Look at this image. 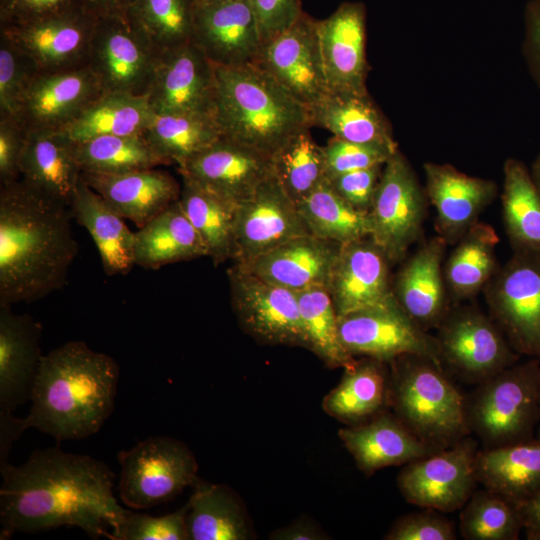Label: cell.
<instances>
[{"mask_svg":"<svg viewBox=\"0 0 540 540\" xmlns=\"http://www.w3.org/2000/svg\"><path fill=\"white\" fill-rule=\"evenodd\" d=\"M0 473L1 540L61 526L110 539L128 510L114 495L111 468L89 455L37 449L22 465L0 466Z\"/></svg>","mask_w":540,"mask_h":540,"instance_id":"obj_1","label":"cell"},{"mask_svg":"<svg viewBox=\"0 0 540 540\" xmlns=\"http://www.w3.org/2000/svg\"><path fill=\"white\" fill-rule=\"evenodd\" d=\"M70 207L22 179L0 190V306L61 289L78 246Z\"/></svg>","mask_w":540,"mask_h":540,"instance_id":"obj_2","label":"cell"},{"mask_svg":"<svg viewBox=\"0 0 540 540\" xmlns=\"http://www.w3.org/2000/svg\"><path fill=\"white\" fill-rule=\"evenodd\" d=\"M120 369L109 355L69 341L43 355L23 424L57 442L97 433L114 410Z\"/></svg>","mask_w":540,"mask_h":540,"instance_id":"obj_3","label":"cell"},{"mask_svg":"<svg viewBox=\"0 0 540 540\" xmlns=\"http://www.w3.org/2000/svg\"><path fill=\"white\" fill-rule=\"evenodd\" d=\"M215 118L222 135L269 157L312 126L309 108L258 65L215 66Z\"/></svg>","mask_w":540,"mask_h":540,"instance_id":"obj_4","label":"cell"},{"mask_svg":"<svg viewBox=\"0 0 540 540\" xmlns=\"http://www.w3.org/2000/svg\"><path fill=\"white\" fill-rule=\"evenodd\" d=\"M388 401L398 419L435 450L450 447L471 432L466 397L429 358L405 355L391 362Z\"/></svg>","mask_w":540,"mask_h":540,"instance_id":"obj_5","label":"cell"},{"mask_svg":"<svg viewBox=\"0 0 540 540\" xmlns=\"http://www.w3.org/2000/svg\"><path fill=\"white\" fill-rule=\"evenodd\" d=\"M470 432L484 448L535 439L540 422V361L514 363L466 397Z\"/></svg>","mask_w":540,"mask_h":540,"instance_id":"obj_6","label":"cell"},{"mask_svg":"<svg viewBox=\"0 0 540 540\" xmlns=\"http://www.w3.org/2000/svg\"><path fill=\"white\" fill-rule=\"evenodd\" d=\"M118 494L132 510L149 509L176 498L198 479L193 452L182 441L149 437L117 455Z\"/></svg>","mask_w":540,"mask_h":540,"instance_id":"obj_7","label":"cell"},{"mask_svg":"<svg viewBox=\"0 0 540 540\" xmlns=\"http://www.w3.org/2000/svg\"><path fill=\"white\" fill-rule=\"evenodd\" d=\"M160 54L127 12L96 19L86 65L103 92L145 95Z\"/></svg>","mask_w":540,"mask_h":540,"instance_id":"obj_8","label":"cell"},{"mask_svg":"<svg viewBox=\"0 0 540 540\" xmlns=\"http://www.w3.org/2000/svg\"><path fill=\"white\" fill-rule=\"evenodd\" d=\"M437 330L442 367L469 384H480L521 356L495 321L471 306L450 309Z\"/></svg>","mask_w":540,"mask_h":540,"instance_id":"obj_9","label":"cell"},{"mask_svg":"<svg viewBox=\"0 0 540 540\" xmlns=\"http://www.w3.org/2000/svg\"><path fill=\"white\" fill-rule=\"evenodd\" d=\"M483 291L512 348L540 361V254L514 252Z\"/></svg>","mask_w":540,"mask_h":540,"instance_id":"obj_10","label":"cell"},{"mask_svg":"<svg viewBox=\"0 0 540 540\" xmlns=\"http://www.w3.org/2000/svg\"><path fill=\"white\" fill-rule=\"evenodd\" d=\"M427 211L421 188L407 159L397 150L383 166L368 213L372 241L390 263L402 260L420 237Z\"/></svg>","mask_w":540,"mask_h":540,"instance_id":"obj_11","label":"cell"},{"mask_svg":"<svg viewBox=\"0 0 540 540\" xmlns=\"http://www.w3.org/2000/svg\"><path fill=\"white\" fill-rule=\"evenodd\" d=\"M339 337L352 356L384 363L405 355L431 359L442 366L435 336L418 326L395 296L338 318Z\"/></svg>","mask_w":540,"mask_h":540,"instance_id":"obj_12","label":"cell"},{"mask_svg":"<svg viewBox=\"0 0 540 540\" xmlns=\"http://www.w3.org/2000/svg\"><path fill=\"white\" fill-rule=\"evenodd\" d=\"M474 439L464 437L454 445L405 465L397 478L405 500L418 507L439 512L463 508L478 483Z\"/></svg>","mask_w":540,"mask_h":540,"instance_id":"obj_13","label":"cell"},{"mask_svg":"<svg viewBox=\"0 0 540 540\" xmlns=\"http://www.w3.org/2000/svg\"><path fill=\"white\" fill-rule=\"evenodd\" d=\"M232 305L242 328L262 343L307 347L297 292L234 264L228 271Z\"/></svg>","mask_w":540,"mask_h":540,"instance_id":"obj_14","label":"cell"},{"mask_svg":"<svg viewBox=\"0 0 540 540\" xmlns=\"http://www.w3.org/2000/svg\"><path fill=\"white\" fill-rule=\"evenodd\" d=\"M145 96L155 114H215V66L193 42L163 51Z\"/></svg>","mask_w":540,"mask_h":540,"instance_id":"obj_15","label":"cell"},{"mask_svg":"<svg viewBox=\"0 0 540 540\" xmlns=\"http://www.w3.org/2000/svg\"><path fill=\"white\" fill-rule=\"evenodd\" d=\"M255 65L308 108L329 92L317 20L304 12L288 29L263 44Z\"/></svg>","mask_w":540,"mask_h":540,"instance_id":"obj_16","label":"cell"},{"mask_svg":"<svg viewBox=\"0 0 540 540\" xmlns=\"http://www.w3.org/2000/svg\"><path fill=\"white\" fill-rule=\"evenodd\" d=\"M96 19L81 9L0 25V35L29 59L38 73L62 71L86 65Z\"/></svg>","mask_w":540,"mask_h":540,"instance_id":"obj_17","label":"cell"},{"mask_svg":"<svg viewBox=\"0 0 540 540\" xmlns=\"http://www.w3.org/2000/svg\"><path fill=\"white\" fill-rule=\"evenodd\" d=\"M310 234L296 203L274 174L245 201L235 218L234 263L247 262L293 238Z\"/></svg>","mask_w":540,"mask_h":540,"instance_id":"obj_18","label":"cell"},{"mask_svg":"<svg viewBox=\"0 0 540 540\" xmlns=\"http://www.w3.org/2000/svg\"><path fill=\"white\" fill-rule=\"evenodd\" d=\"M178 169L182 178L236 205L273 175L271 157L224 136Z\"/></svg>","mask_w":540,"mask_h":540,"instance_id":"obj_19","label":"cell"},{"mask_svg":"<svg viewBox=\"0 0 540 540\" xmlns=\"http://www.w3.org/2000/svg\"><path fill=\"white\" fill-rule=\"evenodd\" d=\"M192 42L219 67L257 64L262 40L249 0L198 6Z\"/></svg>","mask_w":540,"mask_h":540,"instance_id":"obj_20","label":"cell"},{"mask_svg":"<svg viewBox=\"0 0 540 540\" xmlns=\"http://www.w3.org/2000/svg\"><path fill=\"white\" fill-rule=\"evenodd\" d=\"M102 93L87 65L37 73L24 94L16 121L26 130L62 129Z\"/></svg>","mask_w":540,"mask_h":540,"instance_id":"obj_21","label":"cell"},{"mask_svg":"<svg viewBox=\"0 0 540 540\" xmlns=\"http://www.w3.org/2000/svg\"><path fill=\"white\" fill-rule=\"evenodd\" d=\"M317 28L330 91L366 93V11L362 3L345 2Z\"/></svg>","mask_w":540,"mask_h":540,"instance_id":"obj_22","label":"cell"},{"mask_svg":"<svg viewBox=\"0 0 540 540\" xmlns=\"http://www.w3.org/2000/svg\"><path fill=\"white\" fill-rule=\"evenodd\" d=\"M389 263L370 237L341 245L328 285L338 318L394 297Z\"/></svg>","mask_w":540,"mask_h":540,"instance_id":"obj_23","label":"cell"},{"mask_svg":"<svg viewBox=\"0 0 540 540\" xmlns=\"http://www.w3.org/2000/svg\"><path fill=\"white\" fill-rule=\"evenodd\" d=\"M426 195L436 211V230L456 243L497 196V185L448 164L426 163Z\"/></svg>","mask_w":540,"mask_h":540,"instance_id":"obj_24","label":"cell"},{"mask_svg":"<svg viewBox=\"0 0 540 540\" xmlns=\"http://www.w3.org/2000/svg\"><path fill=\"white\" fill-rule=\"evenodd\" d=\"M341 245L306 234L247 262L234 264L263 280L295 292L314 287L328 289Z\"/></svg>","mask_w":540,"mask_h":540,"instance_id":"obj_25","label":"cell"},{"mask_svg":"<svg viewBox=\"0 0 540 540\" xmlns=\"http://www.w3.org/2000/svg\"><path fill=\"white\" fill-rule=\"evenodd\" d=\"M447 244L439 235L426 241L402 265L393 282L397 302L425 331L437 328L450 310L443 273Z\"/></svg>","mask_w":540,"mask_h":540,"instance_id":"obj_26","label":"cell"},{"mask_svg":"<svg viewBox=\"0 0 540 540\" xmlns=\"http://www.w3.org/2000/svg\"><path fill=\"white\" fill-rule=\"evenodd\" d=\"M41 325L0 306V413H13L31 399L43 354Z\"/></svg>","mask_w":540,"mask_h":540,"instance_id":"obj_27","label":"cell"},{"mask_svg":"<svg viewBox=\"0 0 540 540\" xmlns=\"http://www.w3.org/2000/svg\"><path fill=\"white\" fill-rule=\"evenodd\" d=\"M82 178L118 214L138 228L179 200L181 194L175 178L156 167L117 174L82 173Z\"/></svg>","mask_w":540,"mask_h":540,"instance_id":"obj_28","label":"cell"},{"mask_svg":"<svg viewBox=\"0 0 540 540\" xmlns=\"http://www.w3.org/2000/svg\"><path fill=\"white\" fill-rule=\"evenodd\" d=\"M338 435L365 474L439 451L422 442L396 415L382 411L363 424L339 429Z\"/></svg>","mask_w":540,"mask_h":540,"instance_id":"obj_29","label":"cell"},{"mask_svg":"<svg viewBox=\"0 0 540 540\" xmlns=\"http://www.w3.org/2000/svg\"><path fill=\"white\" fill-rule=\"evenodd\" d=\"M81 177L75 143L63 131L27 130L20 179L70 207Z\"/></svg>","mask_w":540,"mask_h":540,"instance_id":"obj_30","label":"cell"},{"mask_svg":"<svg viewBox=\"0 0 540 540\" xmlns=\"http://www.w3.org/2000/svg\"><path fill=\"white\" fill-rule=\"evenodd\" d=\"M72 217L91 235L107 275L127 274L135 265L134 232L81 177L70 203Z\"/></svg>","mask_w":540,"mask_h":540,"instance_id":"obj_31","label":"cell"},{"mask_svg":"<svg viewBox=\"0 0 540 540\" xmlns=\"http://www.w3.org/2000/svg\"><path fill=\"white\" fill-rule=\"evenodd\" d=\"M475 472L485 489L517 505L540 490V441L478 450Z\"/></svg>","mask_w":540,"mask_h":540,"instance_id":"obj_32","label":"cell"},{"mask_svg":"<svg viewBox=\"0 0 540 540\" xmlns=\"http://www.w3.org/2000/svg\"><path fill=\"white\" fill-rule=\"evenodd\" d=\"M312 125L334 137L397 149L385 117L366 93L330 91L309 107Z\"/></svg>","mask_w":540,"mask_h":540,"instance_id":"obj_33","label":"cell"},{"mask_svg":"<svg viewBox=\"0 0 540 540\" xmlns=\"http://www.w3.org/2000/svg\"><path fill=\"white\" fill-rule=\"evenodd\" d=\"M134 255L135 265L155 270L207 256V249L177 200L134 232Z\"/></svg>","mask_w":540,"mask_h":540,"instance_id":"obj_34","label":"cell"},{"mask_svg":"<svg viewBox=\"0 0 540 540\" xmlns=\"http://www.w3.org/2000/svg\"><path fill=\"white\" fill-rule=\"evenodd\" d=\"M187 505L189 540H248L255 533L239 496L228 486L197 479Z\"/></svg>","mask_w":540,"mask_h":540,"instance_id":"obj_35","label":"cell"},{"mask_svg":"<svg viewBox=\"0 0 540 540\" xmlns=\"http://www.w3.org/2000/svg\"><path fill=\"white\" fill-rule=\"evenodd\" d=\"M384 362L365 357L344 369L338 385L323 399V410L345 423H360L381 412L388 401Z\"/></svg>","mask_w":540,"mask_h":540,"instance_id":"obj_36","label":"cell"},{"mask_svg":"<svg viewBox=\"0 0 540 540\" xmlns=\"http://www.w3.org/2000/svg\"><path fill=\"white\" fill-rule=\"evenodd\" d=\"M153 112L145 95L103 92L62 129L73 142L142 134Z\"/></svg>","mask_w":540,"mask_h":540,"instance_id":"obj_37","label":"cell"},{"mask_svg":"<svg viewBox=\"0 0 540 540\" xmlns=\"http://www.w3.org/2000/svg\"><path fill=\"white\" fill-rule=\"evenodd\" d=\"M499 237L486 223L476 222L456 242L443 264L447 291L457 300L468 299L483 290L497 267Z\"/></svg>","mask_w":540,"mask_h":540,"instance_id":"obj_38","label":"cell"},{"mask_svg":"<svg viewBox=\"0 0 540 540\" xmlns=\"http://www.w3.org/2000/svg\"><path fill=\"white\" fill-rule=\"evenodd\" d=\"M167 165L183 166L223 135L215 114H155L142 132Z\"/></svg>","mask_w":540,"mask_h":540,"instance_id":"obj_39","label":"cell"},{"mask_svg":"<svg viewBox=\"0 0 540 540\" xmlns=\"http://www.w3.org/2000/svg\"><path fill=\"white\" fill-rule=\"evenodd\" d=\"M502 217L515 253L540 254V192L523 162L504 164Z\"/></svg>","mask_w":540,"mask_h":540,"instance_id":"obj_40","label":"cell"},{"mask_svg":"<svg viewBox=\"0 0 540 540\" xmlns=\"http://www.w3.org/2000/svg\"><path fill=\"white\" fill-rule=\"evenodd\" d=\"M182 179L179 202L201 236L207 256L215 265L234 260L237 205L187 178Z\"/></svg>","mask_w":540,"mask_h":540,"instance_id":"obj_41","label":"cell"},{"mask_svg":"<svg viewBox=\"0 0 540 540\" xmlns=\"http://www.w3.org/2000/svg\"><path fill=\"white\" fill-rule=\"evenodd\" d=\"M310 234L345 244L370 237L369 215L345 201L325 179L297 204Z\"/></svg>","mask_w":540,"mask_h":540,"instance_id":"obj_42","label":"cell"},{"mask_svg":"<svg viewBox=\"0 0 540 540\" xmlns=\"http://www.w3.org/2000/svg\"><path fill=\"white\" fill-rule=\"evenodd\" d=\"M75 154L82 173L117 174L167 165L142 134L106 135L78 142Z\"/></svg>","mask_w":540,"mask_h":540,"instance_id":"obj_43","label":"cell"},{"mask_svg":"<svg viewBox=\"0 0 540 540\" xmlns=\"http://www.w3.org/2000/svg\"><path fill=\"white\" fill-rule=\"evenodd\" d=\"M307 347L332 368H347L356 359L340 341L338 315L326 287L297 292Z\"/></svg>","mask_w":540,"mask_h":540,"instance_id":"obj_44","label":"cell"},{"mask_svg":"<svg viewBox=\"0 0 540 540\" xmlns=\"http://www.w3.org/2000/svg\"><path fill=\"white\" fill-rule=\"evenodd\" d=\"M271 159L275 178L296 204L326 179L323 147L309 129L291 137Z\"/></svg>","mask_w":540,"mask_h":540,"instance_id":"obj_45","label":"cell"},{"mask_svg":"<svg viewBox=\"0 0 540 540\" xmlns=\"http://www.w3.org/2000/svg\"><path fill=\"white\" fill-rule=\"evenodd\" d=\"M459 528L467 540H515L524 525L515 504L485 489L463 506Z\"/></svg>","mask_w":540,"mask_h":540,"instance_id":"obj_46","label":"cell"},{"mask_svg":"<svg viewBox=\"0 0 540 540\" xmlns=\"http://www.w3.org/2000/svg\"><path fill=\"white\" fill-rule=\"evenodd\" d=\"M194 9V0H134L128 12L163 52L192 42Z\"/></svg>","mask_w":540,"mask_h":540,"instance_id":"obj_47","label":"cell"},{"mask_svg":"<svg viewBox=\"0 0 540 540\" xmlns=\"http://www.w3.org/2000/svg\"><path fill=\"white\" fill-rule=\"evenodd\" d=\"M37 73L31 61L0 35V119L17 120L24 94Z\"/></svg>","mask_w":540,"mask_h":540,"instance_id":"obj_48","label":"cell"},{"mask_svg":"<svg viewBox=\"0 0 540 540\" xmlns=\"http://www.w3.org/2000/svg\"><path fill=\"white\" fill-rule=\"evenodd\" d=\"M187 505L163 516H151L128 509L111 533L112 540H189Z\"/></svg>","mask_w":540,"mask_h":540,"instance_id":"obj_49","label":"cell"},{"mask_svg":"<svg viewBox=\"0 0 540 540\" xmlns=\"http://www.w3.org/2000/svg\"><path fill=\"white\" fill-rule=\"evenodd\" d=\"M397 150L333 137L323 147L326 179L330 180L344 173L384 165Z\"/></svg>","mask_w":540,"mask_h":540,"instance_id":"obj_50","label":"cell"},{"mask_svg":"<svg viewBox=\"0 0 540 540\" xmlns=\"http://www.w3.org/2000/svg\"><path fill=\"white\" fill-rule=\"evenodd\" d=\"M399 518L385 535L387 540H454L453 524L444 516L426 509Z\"/></svg>","mask_w":540,"mask_h":540,"instance_id":"obj_51","label":"cell"},{"mask_svg":"<svg viewBox=\"0 0 540 540\" xmlns=\"http://www.w3.org/2000/svg\"><path fill=\"white\" fill-rule=\"evenodd\" d=\"M384 165L373 166L336 176L329 181L332 188L355 209L369 213Z\"/></svg>","mask_w":540,"mask_h":540,"instance_id":"obj_52","label":"cell"},{"mask_svg":"<svg viewBox=\"0 0 540 540\" xmlns=\"http://www.w3.org/2000/svg\"><path fill=\"white\" fill-rule=\"evenodd\" d=\"M83 8L81 0H0V25L26 23Z\"/></svg>","mask_w":540,"mask_h":540,"instance_id":"obj_53","label":"cell"},{"mask_svg":"<svg viewBox=\"0 0 540 540\" xmlns=\"http://www.w3.org/2000/svg\"><path fill=\"white\" fill-rule=\"evenodd\" d=\"M262 44L288 29L303 13L300 0H249Z\"/></svg>","mask_w":540,"mask_h":540,"instance_id":"obj_54","label":"cell"},{"mask_svg":"<svg viewBox=\"0 0 540 540\" xmlns=\"http://www.w3.org/2000/svg\"><path fill=\"white\" fill-rule=\"evenodd\" d=\"M27 130L16 120L0 119V182L11 183L20 178V161Z\"/></svg>","mask_w":540,"mask_h":540,"instance_id":"obj_55","label":"cell"},{"mask_svg":"<svg viewBox=\"0 0 540 540\" xmlns=\"http://www.w3.org/2000/svg\"><path fill=\"white\" fill-rule=\"evenodd\" d=\"M526 54L532 72L540 84V0H531L525 11Z\"/></svg>","mask_w":540,"mask_h":540,"instance_id":"obj_56","label":"cell"},{"mask_svg":"<svg viewBox=\"0 0 540 540\" xmlns=\"http://www.w3.org/2000/svg\"><path fill=\"white\" fill-rule=\"evenodd\" d=\"M269 538L274 540H322L328 537L315 521L302 517L274 530Z\"/></svg>","mask_w":540,"mask_h":540,"instance_id":"obj_57","label":"cell"},{"mask_svg":"<svg viewBox=\"0 0 540 540\" xmlns=\"http://www.w3.org/2000/svg\"><path fill=\"white\" fill-rule=\"evenodd\" d=\"M25 431L23 419L13 413H0V466L8 462L12 444Z\"/></svg>","mask_w":540,"mask_h":540,"instance_id":"obj_58","label":"cell"},{"mask_svg":"<svg viewBox=\"0 0 540 540\" xmlns=\"http://www.w3.org/2000/svg\"><path fill=\"white\" fill-rule=\"evenodd\" d=\"M86 12L95 18L124 14L129 11L134 0H81Z\"/></svg>","mask_w":540,"mask_h":540,"instance_id":"obj_59","label":"cell"},{"mask_svg":"<svg viewBox=\"0 0 540 540\" xmlns=\"http://www.w3.org/2000/svg\"><path fill=\"white\" fill-rule=\"evenodd\" d=\"M525 530L540 529V490L516 505Z\"/></svg>","mask_w":540,"mask_h":540,"instance_id":"obj_60","label":"cell"},{"mask_svg":"<svg viewBox=\"0 0 540 540\" xmlns=\"http://www.w3.org/2000/svg\"><path fill=\"white\" fill-rule=\"evenodd\" d=\"M530 173L538 191L540 192V153L538 154L535 161L533 162Z\"/></svg>","mask_w":540,"mask_h":540,"instance_id":"obj_61","label":"cell"},{"mask_svg":"<svg viewBox=\"0 0 540 540\" xmlns=\"http://www.w3.org/2000/svg\"><path fill=\"white\" fill-rule=\"evenodd\" d=\"M235 0H194L195 5L198 6H205V5H215V4H222L226 2H231Z\"/></svg>","mask_w":540,"mask_h":540,"instance_id":"obj_62","label":"cell"},{"mask_svg":"<svg viewBox=\"0 0 540 540\" xmlns=\"http://www.w3.org/2000/svg\"><path fill=\"white\" fill-rule=\"evenodd\" d=\"M526 538L528 540H540V529L538 530H525Z\"/></svg>","mask_w":540,"mask_h":540,"instance_id":"obj_63","label":"cell"},{"mask_svg":"<svg viewBox=\"0 0 540 540\" xmlns=\"http://www.w3.org/2000/svg\"><path fill=\"white\" fill-rule=\"evenodd\" d=\"M536 439L540 441V422H539V425H538V428H537V436H536Z\"/></svg>","mask_w":540,"mask_h":540,"instance_id":"obj_64","label":"cell"}]
</instances>
